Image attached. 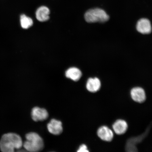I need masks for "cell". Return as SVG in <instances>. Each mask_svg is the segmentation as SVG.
Segmentation results:
<instances>
[{
	"label": "cell",
	"mask_w": 152,
	"mask_h": 152,
	"mask_svg": "<svg viewBox=\"0 0 152 152\" xmlns=\"http://www.w3.org/2000/svg\"><path fill=\"white\" fill-rule=\"evenodd\" d=\"M138 31L142 34H149L152 31L151 22L146 18H142L139 20L136 25Z\"/></svg>",
	"instance_id": "8992f818"
},
{
	"label": "cell",
	"mask_w": 152,
	"mask_h": 152,
	"mask_svg": "<svg viewBox=\"0 0 152 152\" xmlns=\"http://www.w3.org/2000/svg\"><path fill=\"white\" fill-rule=\"evenodd\" d=\"M20 22L22 27L24 29L29 28L33 26V24L32 19L24 14L20 16Z\"/></svg>",
	"instance_id": "4fadbf2b"
},
{
	"label": "cell",
	"mask_w": 152,
	"mask_h": 152,
	"mask_svg": "<svg viewBox=\"0 0 152 152\" xmlns=\"http://www.w3.org/2000/svg\"><path fill=\"white\" fill-rule=\"evenodd\" d=\"M128 128V124L122 119H118L116 121L113 125L114 132L118 135L124 134Z\"/></svg>",
	"instance_id": "9c48e42d"
},
{
	"label": "cell",
	"mask_w": 152,
	"mask_h": 152,
	"mask_svg": "<svg viewBox=\"0 0 152 152\" xmlns=\"http://www.w3.org/2000/svg\"><path fill=\"white\" fill-rule=\"evenodd\" d=\"M47 128L51 134L56 135L60 134L62 132V123L60 121L52 119L48 124Z\"/></svg>",
	"instance_id": "ba28073f"
},
{
	"label": "cell",
	"mask_w": 152,
	"mask_h": 152,
	"mask_svg": "<svg viewBox=\"0 0 152 152\" xmlns=\"http://www.w3.org/2000/svg\"><path fill=\"white\" fill-rule=\"evenodd\" d=\"M31 117L34 121H43L48 117V113L47 110L38 107H34L32 110Z\"/></svg>",
	"instance_id": "5b68a950"
},
{
	"label": "cell",
	"mask_w": 152,
	"mask_h": 152,
	"mask_svg": "<svg viewBox=\"0 0 152 152\" xmlns=\"http://www.w3.org/2000/svg\"><path fill=\"white\" fill-rule=\"evenodd\" d=\"M97 135L101 139L107 142L111 141L113 138V133L108 127H100L97 131Z\"/></svg>",
	"instance_id": "52a82bcc"
},
{
	"label": "cell",
	"mask_w": 152,
	"mask_h": 152,
	"mask_svg": "<svg viewBox=\"0 0 152 152\" xmlns=\"http://www.w3.org/2000/svg\"><path fill=\"white\" fill-rule=\"evenodd\" d=\"M101 83L100 80L97 77L90 78L87 81L86 88L89 92L95 93L100 90Z\"/></svg>",
	"instance_id": "30bf717a"
},
{
	"label": "cell",
	"mask_w": 152,
	"mask_h": 152,
	"mask_svg": "<svg viewBox=\"0 0 152 152\" xmlns=\"http://www.w3.org/2000/svg\"><path fill=\"white\" fill-rule=\"evenodd\" d=\"M49 14L50 10L47 7L43 6L39 7L36 11V18L40 22L46 21L49 18Z\"/></svg>",
	"instance_id": "8fae6325"
},
{
	"label": "cell",
	"mask_w": 152,
	"mask_h": 152,
	"mask_svg": "<svg viewBox=\"0 0 152 152\" xmlns=\"http://www.w3.org/2000/svg\"><path fill=\"white\" fill-rule=\"evenodd\" d=\"M86 21L88 23L104 22L109 19V16L102 9L95 8L89 10L85 14Z\"/></svg>",
	"instance_id": "3957f363"
},
{
	"label": "cell",
	"mask_w": 152,
	"mask_h": 152,
	"mask_svg": "<svg viewBox=\"0 0 152 152\" xmlns=\"http://www.w3.org/2000/svg\"><path fill=\"white\" fill-rule=\"evenodd\" d=\"M77 152H88L89 151L87 149V147L85 144H83L80 147Z\"/></svg>",
	"instance_id": "5bb4252c"
},
{
	"label": "cell",
	"mask_w": 152,
	"mask_h": 152,
	"mask_svg": "<svg viewBox=\"0 0 152 152\" xmlns=\"http://www.w3.org/2000/svg\"><path fill=\"white\" fill-rule=\"evenodd\" d=\"M82 75V74L80 70L76 67L70 68L66 72V77L75 81L79 80Z\"/></svg>",
	"instance_id": "7c38bea8"
},
{
	"label": "cell",
	"mask_w": 152,
	"mask_h": 152,
	"mask_svg": "<svg viewBox=\"0 0 152 152\" xmlns=\"http://www.w3.org/2000/svg\"><path fill=\"white\" fill-rule=\"evenodd\" d=\"M131 96L134 101L142 103L146 100L145 92L144 89L140 87H134L131 91Z\"/></svg>",
	"instance_id": "277c9868"
},
{
	"label": "cell",
	"mask_w": 152,
	"mask_h": 152,
	"mask_svg": "<svg viewBox=\"0 0 152 152\" xmlns=\"http://www.w3.org/2000/svg\"><path fill=\"white\" fill-rule=\"evenodd\" d=\"M23 145L20 137L14 133L3 135L0 141V149L3 152H13L20 149Z\"/></svg>",
	"instance_id": "6da1fadb"
},
{
	"label": "cell",
	"mask_w": 152,
	"mask_h": 152,
	"mask_svg": "<svg viewBox=\"0 0 152 152\" xmlns=\"http://www.w3.org/2000/svg\"><path fill=\"white\" fill-rule=\"evenodd\" d=\"M26 141L23 144L25 149L31 152L41 151L43 149L44 142L42 138L37 133L30 132L26 135Z\"/></svg>",
	"instance_id": "7a4b0ae2"
}]
</instances>
